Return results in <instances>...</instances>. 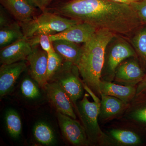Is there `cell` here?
Here are the masks:
<instances>
[{
	"label": "cell",
	"mask_w": 146,
	"mask_h": 146,
	"mask_svg": "<svg viewBox=\"0 0 146 146\" xmlns=\"http://www.w3.org/2000/svg\"><path fill=\"white\" fill-rule=\"evenodd\" d=\"M42 7V11H45L47 7L50 5L53 0H39Z\"/></svg>",
	"instance_id": "obj_30"
},
{
	"label": "cell",
	"mask_w": 146,
	"mask_h": 146,
	"mask_svg": "<svg viewBox=\"0 0 146 146\" xmlns=\"http://www.w3.org/2000/svg\"><path fill=\"white\" fill-rule=\"evenodd\" d=\"M130 5L138 15L142 25H146V0L133 3Z\"/></svg>",
	"instance_id": "obj_27"
},
{
	"label": "cell",
	"mask_w": 146,
	"mask_h": 146,
	"mask_svg": "<svg viewBox=\"0 0 146 146\" xmlns=\"http://www.w3.org/2000/svg\"><path fill=\"white\" fill-rule=\"evenodd\" d=\"M32 50L29 39L25 36L1 50L0 62L2 65L9 64L27 60Z\"/></svg>",
	"instance_id": "obj_14"
},
{
	"label": "cell",
	"mask_w": 146,
	"mask_h": 146,
	"mask_svg": "<svg viewBox=\"0 0 146 146\" xmlns=\"http://www.w3.org/2000/svg\"><path fill=\"white\" fill-rule=\"evenodd\" d=\"M97 29L90 24L80 22L61 32L49 35V38L52 42L65 40L76 44L84 43L92 37Z\"/></svg>",
	"instance_id": "obj_13"
},
{
	"label": "cell",
	"mask_w": 146,
	"mask_h": 146,
	"mask_svg": "<svg viewBox=\"0 0 146 146\" xmlns=\"http://www.w3.org/2000/svg\"><path fill=\"white\" fill-rule=\"evenodd\" d=\"M100 99L98 119L102 124L121 117L129 104L111 96L102 95Z\"/></svg>",
	"instance_id": "obj_11"
},
{
	"label": "cell",
	"mask_w": 146,
	"mask_h": 146,
	"mask_svg": "<svg viewBox=\"0 0 146 146\" xmlns=\"http://www.w3.org/2000/svg\"><path fill=\"white\" fill-rule=\"evenodd\" d=\"M58 123L64 137L76 146L91 145L83 125L76 119L57 112Z\"/></svg>",
	"instance_id": "obj_9"
},
{
	"label": "cell",
	"mask_w": 146,
	"mask_h": 146,
	"mask_svg": "<svg viewBox=\"0 0 146 146\" xmlns=\"http://www.w3.org/2000/svg\"><path fill=\"white\" fill-rule=\"evenodd\" d=\"M44 88L47 96L57 112L73 119H76L70 97L57 82L53 81L48 82Z\"/></svg>",
	"instance_id": "obj_10"
},
{
	"label": "cell",
	"mask_w": 146,
	"mask_h": 146,
	"mask_svg": "<svg viewBox=\"0 0 146 146\" xmlns=\"http://www.w3.org/2000/svg\"><path fill=\"white\" fill-rule=\"evenodd\" d=\"M33 134L36 141L44 145H53L56 141L55 135L52 128L44 122H39L35 125Z\"/></svg>",
	"instance_id": "obj_21"
},
{
	"label": "cell",
	"mask_w": 146,
	"mask_h": 146,
	"mask_svg": "<svg viewBox=\"0 0 146 146\" xmlns=\"http://www.w3.org/2000/svg\"><path fill=\"white\" fill-rule=\"evenodd\" d=\"M132 57H138L133 46L119 35L115 34L106 48L101 80L113 82L118 65Z\"/></svg>",
	"instance_id": "obj_5"
},
{
	"label": "cell",
	"mask_w": 146,
	"mask_h": 146,
	"mask_svg": "<svg viewBox=\"0 0 146 146\" xmlns=\"http://www.w3.org/2000/svg\"><path fill=\"white\" fill-rule=\"evenodd\" d=\"M112 1L116 2L121 3L130 5L133 3L143 1V0H112Z\"/></svg>",
	"instance_id": "obj_32"
},
{
	"label": "cell",
	"mask_w": 146,
	"mask_h": 146,
	"mask_svg": "<svg viewBox=\"0 0 146 146\" xmlns=\"http://www.w3.org/2000/svg\"><path fill=\"white\" fill-rule=\"evenodd\" d=\"M4 7L1 6L0 8V29L9 25L12 23L9 19L8 16L6 14Z\"/></svg>",
	"instance_id": "obj_28"
},
{
	"label": "cell",
	"mask_w": 146,
	"mask_h": 146,
	"mask_svg": "<svg viewBox=\"0 0 146 146\" xmlns=\"http://www.w3.org/2000/svg\"><path fill=\"white\" fill-rule=\"evenodd\" d=\"M59 1H71V0H59Z\"/></svg>",
	"instance_id": "obj_33"
},
{
	"label": "cell",
	"mask_w": 146,
	"mask_h": 146,
	"mask_svg": "<svg viewBox=\"0 0 146 146\" xmlns=\"http://www.w3.org/2000/svg\"><path fill=\"white\" fill-rule=\"evenodd\" d=\"M146 94V74L143 80L136 86V96Z\"/></svg>",
	"instance_id": "obj_29"
},
{
	"label": "cell",
	"mask_w": 146,
	"mask_h": 146,
	"mask_svg": "<svg viewBox=\"0 0 146 146\" xmlns=\"http://www.w3.org/2000/svg\"><path fill=\"white\" fill-rule=\"evenodd\" d=\"M19 22H12L0 29L1 49L25 37Z\"/></svg>",
	"instance_id": "obj_20"
},
{
	"label": "cell",
	"mask_w": 146,
	"mask_h": 146,
	"mask_svg": "<svg viewBox=\"0 0 146 146\" xmlns=\"http://www.w3.org/2000/svg\"><path fill=\"white\" fill-rule=\"evenodd\" d=\"M26 68L27 65L24 60L1 65L0 67L1 99L11 91L17 79Z\"/></svg>",
	"instance_id": "obj_15"
},
{
	"label": "cell",
	"mask_w": 146,
	"mask_h": 146,
	"mask_svg": "<svg viewBox=\"0 0 146 146\" xmlns=\"http://www.w3.org/2000/svg\"><path fill=\"white\" fill-rule=\"evenodd\" d=\"M48 9L50 12L119 35L135 33L143 25L130 5L112 0H71Z\"/></svg>",
	"instance_id": "obj_1"
},
{
	"label": "cell",
	"mask_w": 146,
	"mask_h": 146,
	"mask_svg": "<svg viewBox=\"0 0 146 146\" xmlns=\"http://www.w3.org/2000/svg\"><path fill=\"white\" fill-rule=\"evenodd\" d=\"M145 75L138 57L129 58L116 68L113 82L124 86H137Z\"/></svg>",
	"instance_id": "obj_8"
},
{
	"label": "cell",
	"mask_w": 146,
	"mask_h": 146,
	"mask_svg": "<svg viewBox=\"0 0 146 146\" xmlns=\"http://www.w3.org/2000/svg\"><path fill=\"white\" fill-rule=\"evenodd\" d=\"M131 43L138 60L146 67V28L139 29L135 33Z\"/></svg>",
	"instance_id": "obj_22"
},
{
	"label": "cell",
	"mask_w": 146,
	"mask_h": 146,
	"mask_svg": "<svg viewBox=\"0 0 146 146\" xmlns=\"http://www.w3.org/2000/svg\"><path fill=\"white\" fill-rule=\"evenodd\" d=\"M121 119L146 131V100L143 95L135 96Z\"/></svg>",
	"instance_id": "obj_16"
},
{
	"label": "cell",
	"mask_w": 146,
	"mask_h": 146,
	"mask_svg": "<svg viewBox=\"0 0 146 146\" xmlns=\"http://www.w3.org/2000/svg\"><path fill=\"white\" fill-rule=\"evenodd\" d=\"M78 1H81V0H78Z\"/></svg>",
	"instance_id": "obj_34"
},
{
	"label": "cell",
	"mask_w": 146,
	"mask_h": 146,
	"mask_svg": "<svg viewBox=\"0 0 146 146\" xmlns=\"http://www.w3.org/2000/svg\"><path fill=\"white\" fill-rule=\"evenodd\" d=\"M0 3L20 24L27 23L33 18L36 7L26 0H0Z\"/></svg>",
	"instance_id": "obj_17"
},
{
	"label": "cell",
	"mask_w": 146,
	"mask_h": 146,
	"mask_svg": "<svg viewBox=\"0 0 146 146\" xmlns=\"http://www.w3.org/2000/svg\"><path fill=\"white\" fill-rule=\"evenodd\" d=\"M48 54L46 80L48 82L51 80L54 76L60 70L64 60L60 55L55 51L53 47Z\"/></svg>",
	"instance_id": "obj_24"
},
{
	"label": "cell",
	"mask_w": 146,
	"mask_h": 146,
	"mask_svg": "<svg viewBox=\"0 0 146 146\" xmlns=\"http://www.w3.org/2000/svg\"><path fill=\"white\" fill-rule=\"evenodd\" d=\"M114 122L106 127L104 131L111 146H136L143 144V139L138 132L139 128L121 118Z\"/></svg>",
	"instance_id": "obj_7"
},
{
	"label": "cell",
	"mask_w": 146,
	"mask_h": 146,
	"mask_svg": "<svg viewBox=\"0 0 146 146\" xmlns=\"http://www.w3.org/2000/svg\"><path fill=\"white\" fill-rule=\"evenodd\" d=\"M78 68L75 64L64 61L62 67L52 79L66 92L73 105L76 108L78 101L83 97V82Z\"/></svg>",
	"instance_id": "obj_6"
},
{
	"label": "cell",
	"mask_w": 146,
	"mask_h": 146,
	"mask_svg": "<svg viewBox=\"0 0 146 146\" xmlns=\"http://www.w3.org/2000/svg\"><path fill=\"white\" fill-rule=\"evenodd\" d=\"M21 90L22 95L28 99L34 100L41 96L39 88L32 79L25 78L21 83Z\"/></svg>",
	"instance_id": "obj_25"
},
{
	"label": "cell",
	"mask_w": 146,
	"mask_h": 146,
	"mask_svg": "<svg viewBox=\"0 0 146 146\" xmlns=\"http://www.w3.org/2000/svg\"><path fill=\"white\" fill-rule=\"evenodd\" d=\"M84 94L77 103L78 112L91 145L111 146L109 138L100 127L99 121L100 103L91 102Z\"/></svg>",
	"instance_id": "obj_3"
},
{
	"label": "cell",
	"mask_w": 146,
	"mask_h": 146,
	"mask_svg": "<svg viewBox=\"0 0 146 146\" xmlns=\"http://www.w3.org/2000/svg\"><path fill=\"white\" fill-rule=\"evenodd\" d=\"M29 41L32 46L40 45L41 48L47 53L52 49V42L50 40L49 35L42 34L35 35L30 38Z\"/></svg>",
	"instance_id": "obj_26"
},
{
	"label": "cell",
	"mask_w": 146,
	"mask_h": 146,
	"mask_svg": "<svg viewBox=\"0 0 146 146\" xmlns=\"http://www.w3.org/2000/svg\"><path fill=\"white\" fill-rule=\"evenodd\" d=\"M52 44L55 51L63 58L64 61L76 65L81 52V47L65 40L53 41Z\"/></svg>",
	"instance_id": "obj_19"
},
{
	"label": "cell",
	"mask_w": 146,
	"mask_h": 146,
	"mask_svg": "<svg viewBox=\"0 0 146 146\" xmlns=\"http://www.w3.org/2000/svg\"><path fill=\"white\" fill-rule=\"evenodd\" d=\"M115 34L106 29H98L92 37L84 43L76 66L84 83L101 98L100 82L105 51Z\"/></svg>",
	"instance_id": "obj_2"
},
{
	"label": "cell",
	"mask_w": 146,
	"mask_h": 146,
	"mask_svg": "<svg viewBox=\"0 0 146 146\" xmlns=\"http://www.w3.org/2000/svg\"><path fill=\"white\" fill-rule=\"evenodd\" d=\"M37 46L32 47V51L28 56L27 60L29 64L32 78L39 86L44 88L48 83L46 73L48 54Z\"/></svg>",
	"instance_id": "obj_12"
},
{
	"label": "cell",
	"mask_w": 146,
	"mask_h": 146,
	"mask_svg": "<svg viewBox=\"0 0 146 146\" xmlns=\"http://www.w3.org/2000/svg\"><path fill=\"white\" fill-rule=\"evenodd\" d=\"M32 5L33 6L36 8H39L42 11V7L40 5L39 0H26Z\"/></svg>",
	"instance_id": "obj_31"
},
{
	"label": "cell",
	"mask_w": 146,
	"mask_h": 146,
	"mask_svg": "<svg viewBox=\"0 0 146 146\" xmlns=\"http://www.w3.org/2000/svg\"><path fill=\"white\" fill-rule=\"evenodd\" d=\"M99 86L101 96H111L127 103L130 104L136 96V86H124L113 82L102 80Z\"/></svg>",
	"instance_id": "obj_18"
},
{
	"label": "cell",
	"mask_w": 146,
	"mask_h": 146,
	"mask_svg": "<svg viewBox=\"0 0 146 146\" xmlns=\"http://www.w3.org/2000/svg\"><path fill=\"white\" fill-rule=\"evenodd\" d=\"M5 120L9 135L15 139L19 138L22 132V124L18 112L13 109L9 110L6 113Z\"/></svg>",
	"instance_id": "obj_23"
},
{
	"label": "cell",
	"mask_w": 146,
	"mask_h": 146,
	"mask_svg": "<svg viewBox=\"0 0 146 146\" xmlns=\"http://www.w3.org/2000/svg\"><path fill=\"white\" fill-rule=\"evenodd\" d=\"M80 22L45 10L37 17L20 25L24 36L29 39L40 34H56Z\"/></svg>",
	"instance_id": "obj_4"
}]
</instances>
